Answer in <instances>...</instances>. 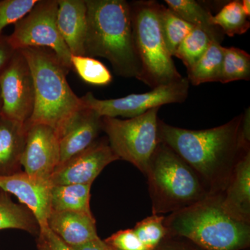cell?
<instances>
[{"label": "cell", "instance_id": "1", "mask_svg": "<svg viewBox=\"0 0 250 250\" xmlns=\"http://www.w3.org/2000/svg\"><path fill=\"white\" fill-rule=\"evenodd\" d=\"M243 114L211 129L190 130L159 120L158 134L196 172L210 196L226 189L238 161L250 151L241 135Z\"/></svg>", "mask_w": 250, "mask_h": 250}, {"label": "cell", "instance_id": "2", "mask_svg": "<svg viewBox=\"0 0 250 250\" xmlns=\"http://www.w3.org/2000/svg\"><path fill=\"white\" fill-rule=\"evenodd\" d=\"M85 56L107 59L118 76L139 79L141 65L133 39L129 2L85 0Z\"/></svg>", "mask_w": 250, "mask_h": 250}, {"label": "cell", "instance_id": "3", "mask_svg": "<svg viewBox=\"0 0 250 250\" xmlns=\"http://www.w3.org/2000/svg\"><path fill=\"white\" fill-rule=\"evenodd\" d=\"M167 236L184 238L203 250H244L250 244V224L227 213L220 195H212L165 217Z\"/></svg>", "mask_w": 250, "mask_h": 250}, {"label": "cell", "instance_id": "4", "mask_svg": "<svg viewBox=\"0 0 250 250\" xmlns=\"http://www.w3.org/2000/svg\"><path fill=\"white\" fill-rule=\"evenodd\" d=\"M19 51L30 67L35 90L34 111L26 124L48 125L58 134L83 108L67 82L70 70L51 49L31 47Z\"/></svg>", "mask_w": 250, "mask_h": 250}, {"label": "cell", "instance_id": "5", "mask_svg": "<svg viewBox=\"0 0 250 250\" xmlns=\"http://www.w3.org/2000/svg\"><path fill=\"white\" fill-rule=\"evenodd\" d=\"M145 175L152 200V214H170L210 196L196 172L161 141Z\"/></svg>", "mask_w": 250, "mask_h": 250}, {"label": "cell", "instance_id": "6", "mask_svg": "<svg viewBox=\"0 0 250 250\" xmlns=\"http://www.w3.org/2000/svg\"><path fill=\"white\" fill-rule=\"evenodd\" d=\"M154 0L129 2L135 50L141 65L138 80L154 88L182 80L161 36Z\"/></svg>", "mask_w": 250, "mask_h": 250}, {"label": "cell", "instance_id": "7", "mask_svg": "<svg viewBox=\"0 0 250 250\" xmlns=\"http://www.w3.org/2000/svg\"><path fill=\"white\" fill-rule=\"evenodd\" d=\"M160 108L149 110L128 120L102 118V129L118 159L132 164L146 174L148 164L160 140L158 134V113Z\"/></svg>", "mask_w": 250, "mask_h": 250}, {"label": "cell", "instance_id": "8", "mask_svg": "<svg viewBox=\"0 0 250 250\" xmlns=\"http://www.w3.org/2000/svg\"><path fill=\"white\" fill-rule=\"evenodd\" d=\"M57 11L58 0H38L30 12L15 24L14 32L8 38L16 50L31 47L51 49L70 70L72 55L59 33Z\"/></svg>", "mask_w": 250, "mask_h": 250}, {"label": "cell", "instance_id": "9", "mask_svg": "<svg viewBox=\"0 0 250 250\" xmlns=\"http://www.w3.org/2000/svg\"><path fill=\"white\" fill-rule=\"evenodd\" d=\"M190 83L187 77L152 88L141 94H131L127 96L109 100H100L93 93L85 94L80 98L82 106L96 112L99 116L132 118L141 116L149 110L161 108L170 104L183 103L188 95Z\"/></svg>", "mask_w": 250, "mask_h": 250}, {"label": "cell", "instance_id": "10", "mask_svg": "<svg viewBox=\"0 0 250 250\" xmlns=\"http://www.w3.org/2000/svg\"><path fill=\"white\" fill-rule=\"evenodd\" d=\"M1 116L26 124L34 111L35 90L29 64L19 50L0 76Z\"/></svg>", "mask_w": 250, "mask_h": 250}, {"label": "cell", "instance_id": "11", "mask_svg": "<svg viewBox=\"0 0 250 250\" xmlns=\"http://www.w3.org/2000/svg\"><path fill=\"white\" fill-rule=\"evenodd\" d=\"M26 125L27 138L21 165L29 175L49 181L60 161L58 134L48 125Z\"/></svg>", "mask_w": 250, "mask_h": 250}, {"label": "cell", "instance_id": "12", "mask_svg": "<svg viewBox=\"0 0 250 250\" xmlns=\"http://www.w3.org/2000/svg\"><path fill=\"white\" fill-rule=\"evenodd\" d=\"M119 160L108 143H95L83 152L57 167L50 178L52 186L92 184L113 161Z\"/></svg>", "mask_w": 250, "mask_h": 250}, {"label": "cell", "instance_id": "13", "mask_svg": "<svg viewBox=\"0 0 250 250\" xmlns=\"http://www.w3.org/2000/svg\"><path fill=\"white\" fill-rule=\"evenodd\" d=\"M52 187L49 181L36 178L22 171L0 177V190L15 195L30 210L40 231L48 228L47 220L52 212Z\"/></svg>", "mask_w": 250, "mask_h": 250}, {"label": "cell", "instance_id": "14", "mask_svg": "<svg viewBox=\"0 0 250 250\" xmlns=\"http://www.w3.org/2000/svg\"><path fill=\"white\" fill-rule=\"evenodd\" d=\"M102 117L89 108H82L58 133L59 165L88 149L102 131Z\"/></svg>", "mask_w": 250, "mask_h": 250}, {"label": "cell", "instance_id": "15", "mask_svg": "<svg viewBox=\"0 0 250 250\" xmlns=\"http://www.w3.org/2000/svg\"><path fill=\"white\" fill-rule=\"evenodd\" d=\"M57 21L59 33L71 55L85 56V0H58Z\"/></svg>", "mask_w": 250, "mask_h": 250}, {"label": "cell", "instance_id": "16", "mask_svg": "<svg viewBox=\"0 0 250 250\" xmlns=\"http://www.w3.org/2000/svg\"><path fill=\"white\" fill-rule=\"evenodd\" d=\"M220 196L227 213L250 224V151L237 163L228 187Z\"/></svg>", "mask_w": 250, "mask_h": 250}, {"label": "cell", "instance_id": "17", "mask_svg": "<svg viewBox=\"0 0 250 250\" xmlns=\"http://www.w3.org/2000/svg\"><path fill=\"white\" fill-rule=\"evenodd\" d=\"M47 226L67 246H76L98 238L96 222L92 213L52 211Z\"/></svg>", "mask_w": 250, "mask_h": 250}, {"label": "cell", "instance_id": "18", "mask_svg": "<svg viewBox=\"0 0 250 250\" xmlns=\"http://www.w3.org/2000/svg\"><path fill=\"white\" fill-rule=\"evenodd\" d=\"M27 125L0 116V177L21 171Z\"/></svg>", "mask_w": 250, "mask_h": 250}, {"label": "cell", "instance_id": "19", "mask_svg": "<svg viewBox=\"0 0 250 250\" xmlns=\"http://www.w3.org/2000/svg\"><path fill=\"white\" fill-rule=\"evenodd\" d=\"M92 184H67L52 186V211H75L92 213L90 189Z\"/></svg>", "mask_w": 250, "mask_h": 250}, {"label": "cell", "instance_id": "20", "mask_svg": "<svg viewBox=\"0 0 250 250\" xmlns=\"http://www.w3.org/2000/svg\"><path fill=\"white\" fill-rule=\"evenodd\" d=\"M165 2L184 21L207 33L212 40L220 43L223 41V32L212 22L213 15L200 3L194 0H166Z\"/></svg>", "mask_w": 250, "mask_h": 250}, {"label": "cell", "instance_id": "21", "mask_svg": "<svg viewBox=\"0 0 250 250\" xmlns=\"http://www.w3.org/2000/svg\"><path fill=\"white\" fill-rule=\"evenodd\" d=\"M225 47L212 41L201 58L187 70L189 83L199 85L208 82H218L223 66Z\"/></svg>", "mask_w": 250, "mask_h": 250}, {"label": "cell", "instance_id": "22", "mask_svg": "<svg viewBox=\"0 0 250 250\" xmlns=\"http://www.w3.org/2000/svg\"><path fill=\"white\" fill-rule=\"evenodd\" d=\"M16 229L39 234L35 217L23 205L15 203L9 193L0 190V230Z\"/></svg>", "mask_w": 250, "mask_h": 250}, {"label": "cell", "instance_id": "23", "mask_svg": "<svg viewBox=\"0 0 250 250\" xmlns=\"http://www.w3.org/2000/svg\"><path fill=\"white\" fill-rule=\"evenodd\" d=\"M159 27L167 52L174 57L179 45L194 26L182 19L170 8L159 4L158 9Z\"/></svg>", "mask_w": 250, "mask_h": 250}, {"label": "cell", "instance_id": "24", "mask_svg": "<svg viewBox=\"0 0 250 250\" xmlns=\"http://www.w3.org/2000/svg\"><path fill=\"white\" fill-rule=\"evenodd\" d=\"M212 22L229 37L245 34L250 27L249 19L243 12L241 1L238 0L225 4L218 14L213 16Z\"/></svg>", "mask_w": 250, "mask_h": 250}, {"label": "cell", "instance_id": "25", "mask_svg": "<svg viewBox=\"0 0 250 250\" xmlns=\"http://www.w3.org/2000/svg\"><path fill=\"white\" fill-rule=\"evenodd\" d=\"M250 80V55L243 49L225 47L221 73L218 82L228 83Z\"/></svg>", "mask_w": 250, "mask_h": 250}, {"label": "cell", "instance_id": "26", "mask_svg": "<svg viewBox=\"0 0 250 250\" xmlns=\"http://www.w3.org/2000/svg\"><path fill=\"white\" fill-rule=\"evenodd\" d=\"M72 70L83 82L96 86H104L113 80L111 72L98 59L87 56L72 55Z\"/></svg>", "mask_w": 250, "mask_h": 250}, {"label": "cell", "instance_id": "27", "mask_svg": "<svg viewBox=\"0 0 250 250\" xmlns=\"http://www.w3.org/2000/svg\"><path fill=\"white\" fill-rule=\"evenodd\" d=\"M212 41L202 29L194 27L179 45L174 57L182 61L189 70L205 53Z\"/></svg>", "mask_w": 250, "mask_h": 250}, {"label": "cell", "instance_id": "28", "mask_svg": "<svg viewBox=\"0 0 250 250\" xmlns=\"http://www.w3.org/2000/svg\"><path fill=\"white\" fill-rule=\"evenodd\" d=\"M165 217L152 214L136 224L133 229L140 241L148 250H155L167 237V231L164 225Z\"/></svg>", "mask_w": 250, "mask_h": 250}, {"label": "cell", "instance_id": "29", "mask_svg": "<svg viewBox=\"0 0 250 250\" xmlns=\"http://www.w3.org/2000/svg\"><path fill=\"white\" fill-rule=\"evenodd\" d=\"M38 0H0V35L3 29L21 21L34 8Z\"/></svg>", "mask_w": 250, "mask_h": 250}, {"label": "cell", "instance_id": "30", "mask_svg": "<svg viewBox=\"0 0 250 250\" xmlns=\"http://www.w3.org/2000/svg\"><path fill=\"white\" fill-rule=\"evenodd\" d=\"M104 241L114 250H149L140 241L133 229L117 231Z\"/></svg>", "mask_w": 250, "mask_h": 250}, {"label": "cell", "instance_id": "31", "mask_svg": "<svg viewBox=\"0 0 250 250\" xmlns=\"http://www.w3.org/2000/svg\"><path fill=\"white\" fill-rule=\"evenodd\" d=\"M37 246L39 250H72L49 228L39 232Z\"/></svg>", "mask_w": 250, "mask_h": 250}, {"label": "cell", "instance_id": "32", "mask_svg": "<svg viewBox=\"0 0 250 250\" xmlns=\"http://www.w3.org/2000/svg\"><path fill=\"white\" fill-rule=\"evenodd\" d=\"M178 237L167 236L154 250H203L190 241Z\"/></svg>", "mask_w": 250, "mask_h": 250}, {"label": "cell", "instance_id": "33", "mask_svg": "<svg viewBox=\"0 0 250 250\" xmlns=\"http://www.w3.org/2000/svg\"><path fill=\"white\" fill-rule=\"evenodd\" d=\"M16 49L10 43L8 36L0 35V76L6 70L14 56Z\"/></svg>", "mask_w": 250, "mask_h": 250}, {"label": "cell", "instance_id": "34", "mask_svg": "<svg viewBox=\"0 0 250 250\" xmlns=\"http://www.w3.org/2000/svg\"><path fill=\"white\" fill-rule=\"evenodd\" d=\"M70 248L72 250H113L104 241L100 239V237L80 246H72Z\"/></svg>", "mask_w": 250, "mask_h": 250}, {"label": "cell", "instance_id": "35", "mask_svg": "<svg viewBox=\"0 0 250 250\" xmlns=\"http://www.w3.org/2000/svg\"><path fill=\"white\" fill-rule=\"evenodd\" d=\"M241 135L243 141L247 145H250V108L243 113L241 123Z\"/></svg>", "mask_w": 250, "mask_h": 250}, {"label": "cell", "instance_id": "36", "mask_svg": "<svg viewBox=\"0 0 250 250\" xmlns=\"http://www.w3.org/2000/svg\"><path fill=\"white\" fill-rule=\"evenodd\" d=\"M242 9H243V12L248 17L250 16V0H243L241 1Z\"/></svg>", "mask_w": 250, "mask_h": 250}, {"label": "cell", "instance_id": "37", "mask_svg": "<svg viewBox=\"0 0 250 250\" xmlns=\"http://www.w3.org/2000/svg\"><path fill=\"white\" fill-rule=\"evenodd\" d=\"M1 111H2V100H1V91H0V116L1 114Z\"/></svg>", "mask_w": 250, "mask_h": 250}, {"label": "cell", "instance_id": "38", "mask_svg": "<svg viewBox=\"0 0 250 250\" xmlns=\"http://www.w3.org/2000/svg\"></svg>", "mask_w": 250, "mask_h": 250}]
</instances>
